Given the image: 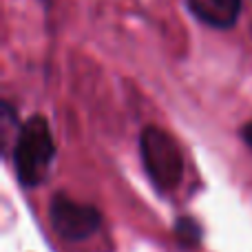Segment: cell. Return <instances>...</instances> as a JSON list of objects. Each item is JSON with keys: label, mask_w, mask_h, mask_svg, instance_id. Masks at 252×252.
<instances>
[{"label": "cell", "mask_w": 252, "mask_h": 252, "mask_svg": "<svg viewBox=\"0 0 252 252\" xmlns=\"http://www.w3.org/2000/svg\"><path fill=\"white\" fill-rule=\"evenodd\" d=\"M53 157H56V144L47 118L31 115L18 128L13 144V166L22 186H40L47 179Z\"/></svg>", "instance_id": "1"}, {"label": "cell", "mask_w": 252, "mask_h": 252, "mask_svg": "<svg viewBox=\"0 0 252 252\" xmlns=\"http://www.w3.org/2000/svg\"><path fill=\"white\" fill-rule=\"evenodd\" d=\"M139 155L151 184L159 192H173L184 179V155L177 139L164 128L146 126L139 135Z\"/></svg>", "instance_id": "2"}, {"label": "cell", "mask_w": 252, "mask_h": 252, "mask_svg": "<svg viewBox=\"0 0 252 252\" xmlns=\"http://www.w3.org/2000/svg\"><path fill=\"white\" fill-rule=\"evenodd\" d=\"M51 226L62 239L84 241L102 226V213L91 204H80L64 192L53 195L49 206Z\"/></svg>", "instance_id": "3"}, {"label": "cell", "mask_w": 252, "mask_h": 252, "mask_svg": "<svg viewBox=\"0 0 252 252\" xmlns=\"http://www.w3.org/2000/svg\"><path fill=\"white\" fill-rule=\"evenodd\" d=\"M190 13L204 25L215 29H230L241 16V0H186Z\"/></svg>", "instance_id": "4"}, {"label": "cell", "mask_w": 252, "mask_h": 252, "mask_svg": "<svg viewBox=\"0 0 252 252\" xmlns=\"http://www.w3.org/2000/svg\"><path fill=\"white\" fill-rule=\"evenodd\" d=\"M175 237L182 248H197L201 241V228L192 217H182L175 223Z\"/></svg>", "instance_id": "5"}, {"label": "cell", "mask_w": 252, "mask_h": 252, "mask_svg": "<svg viewBox=\"0 0 252 252\" xmlns=\"http://www.w3.org/2000/svg\"><path fill=\"white\" fill-rule=\"evenodd\" d=\"M241 139L252 148V122H248L244 128H241Z\"/></svg>", "instance_id": "6"}]
</instances>
